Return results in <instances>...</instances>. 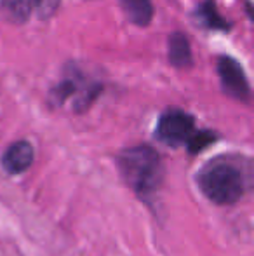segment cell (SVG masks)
<instances>
[{
	"label": "cell",
	"mask_w": 254,
	"mask_h": 256,
	"mask_svg": "<svg viewBox=\"0 0 254 256\" xmlns=\"http://www.w3.org/2000/svg\"><path fill=\"white\" fill-rule=\"evenodd\" d=\"M202 194L214 204L232 206L244 197L249 178L244 168L230 157H218L202 168L197 174Z\"/></svg>",
	"instance_id": "1"
},
{
	"label": "cell",
	"mask_w": 254,
	"mask_h": 256,
	"mask_svg": "<svg viewBox=\"0 0 254 256\" xmlns=\"http://www.w3.org/2000/svg\"><path fill=\"white\" fill-rule=\"evenodd\" d=\"M117 164L124 182L141 199L153 196L164 182L162 158L152 146L139 145L122 150L117 157Z\"/></svg>",
	"instance_id": "2"
},
{
	"label": "cell",
	"mask_w": 254,
	"mask_h": 256,
	"mask_svg": "<svg viewBox=\"0 0 254 256\" xmlns=\"http://www.w3.org/2000/svg\"><path fill=\"white\" fill-rule=\"evenodd\" d=\"M193 132H195V118L180 108H171L160 115L155 129L157 140L173 148L187 145Z\"/></svg>",
	"instance_id": "3"
},
{
	"label": "cell",
	"mask_w": 254,
	"mask_h": 256,
	"mask_svg": "<svg viewBox=\"0 0 254 256\" xmlns=\"http://www.w3.org/2000/svg\"><path fill=\"white\" fill-rule=\"evenodd\" d=\"M59 0H0L3 18L12 23H26L33 16L47 20L58 10Z\"/></svg>",
	"instance_id": "4"
},
{
	"label": "cell",
	"mask_w": 254,
	"mask_h": 256,
	"mask_svg": "<svg viewBox=\"0 0 254 256\" xmlns=\"http://www.w3.org/2000/svg\"><path fill=\"white\" fill-rule=\"evenodd\" d=\"M218 74H220L221 89L225 94L244 103L251 100V88H249L248 77L237 60H234L232 56H221L218 61Z\"/></svg>",
	"instance_id": "5"
},
{
	"label": "cell",
	"mask_w": 254,
	"mask_h": 256,
	"mask_svg": "<svg viewBox=\"0 0 254 256\" xmlns=\"http://www.w3.org/2000/svg\"><path fill=\"white\" fill-rule=\"evenodd\" d=\"M33 158L35 150L31 143L26 140H19V142L12 143L2 155V168L9 174H21V172L30 169V166L33 164Z\"/></svg>",
	"instance_id": "6"
},
{
	"label": "cell",
	"mask_w": 254,
	"mask_h": 256,
	"mask_svg": "<svg viewBox=\"0 0 254 256\" xmlns=\"http://www.w3.org/2000/svg\"><path fill=\"white\" fill-rule=\"evenodd\" d=\"M167 58L169 63L176 68H187L192 64L190 40L183 32H174L167 38Z\"/></svg>",
	"instance_id": "7"
},
{
	"label": "cell",
	"mask_w": 254,
	"mask_h": 256,
	"mask_svg": "<svg viewBox=\"0 0 254 256\" xmlns=\"http://www.w3.org/2000/svg\"><path fill=\"white\" fill-rule=\"evenodd\" d=\"M127 20L136 26H148L153 20L152 0H119Z\"/></svg>",
	"instance_id": "8"
},
{
	"label": "cell",
	"mask_w": 254,
	"mask_h": 256,
	"mask_svg": "<svg viewBox=\"0 0 254 256\" xmlns=\"http://www.w3.org/2000/svg\"><path fill=\"white\" fill-rule=\"evenodd\" d=\"M195 21L200 24V26L207 28V30H214V32L216 30L218 32H228L232 28V24L220 16L214 0H206L202 6L197 7Z\"/></svg>",
	"instance_id": "9"
},
{
	"label": "cell",
	"mask_w": 254,
	"mask_h": 256,
	"mask_svg": "<svg viewBox=\"0 0 254 256\" xmlns=\"http://www.w3.org/2000/svg\"><path fill=\"white\" fill-rule=\"evenodd\" d=\"M214 142H216V134H214L213 131H195L190 136V140L187 142L188 152L192 155L199 154V152H202V150H206L209 145H213Z\"/></svg>",
	"instance_id": "10"
}]
</instances>
